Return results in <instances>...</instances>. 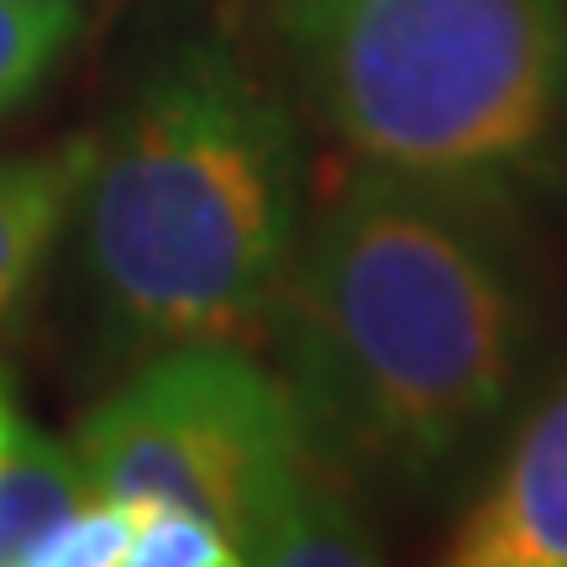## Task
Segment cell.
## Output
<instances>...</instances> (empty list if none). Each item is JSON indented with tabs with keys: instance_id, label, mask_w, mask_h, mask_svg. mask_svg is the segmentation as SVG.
Here are the masks:
<instances>
[{
	"instance_id": "6da1fadb",
	"label": "cell",
	"mask_w": 567,
	"mask_h": 567,
	"mask_svg": "<svg viewBox=\"0 0 567 567\" xmlns=\"http://www.w3.org/2000/svg\"><path fill=\"white\" fill-rule=\"evenodd\" d=\"M478 195L368 163L295 243L268 321L310 452L421 484L505 410L526 305Z\"/></svg>"
},
{
	"instance_id": "7a4b0ae2",
	"label": "cell",
	"mask_w": 567,
	"mask_h": 567,
	"mask_svg": "<svg viewBox=\"0 0 567 567\" xmlns=\"http://www.w3.org/2000/svg\"><path fill=\"white\" fill-rule=\"evenodd\" d=\"M84 264L142 352L243 347L274 316L300 243V147L226 42H189L95 142Z\"/></svg>"
},
{
	"instance_id": "3957f363",
	"label": "cell",
	"mask_w": 567,
	"mask_h": 567,
	"mask_svg": "<svg viewBox=\"0 0 567 567\" xmlns=\"http://www.w3.org/2000/svg\"><path fill=\"white\" fill-rule=\"evenodd\" d=\"M305 101L363 163L484 189L567 105V0H274Z\"/></svg>"
},
{
	"instance_id": "277c9868",
	"label": "cell",
	"mask_w": 567,
	"mask_h": 567,
	"mask_svg": "<svg viewBox=\"0 0 567 567\" xmlns=\"http://www.w3.org/2000/svg\"><path fill=\"white\" fill-rule=\"evenodd\" d=\"M95 499L179 505L231 536L237 557L310 473L289 384L237 347H168L74 431Z\"/></svg>"
},
{
	"instance_id": "5b68a950",
	"label": "cell",
	"mask_w": 567,
	"mask_h": 567,
	"mask_svg": "<svg viewBox=\"0 0 567 567\" xmlns=\"http://www.w3.org/2000/svg\"><path fill=\"white\" fill-rule=\"evenodd\" d=\"M446 557L457 567H567V384L515 436Z\"/></svg>"
},
{
	"instance_id": "8992f818",
	"label": "cell",
	"mask_w": 567,
	"mask_h": 567,
	"mask_svg": "<svg viewBox=\"0 0 567 567\" xmlns=\"http://www.w3.org/2000/svg\"><path fill=\"white\" fill-rule=\"evenodd\" d=\"M90 163H95L90 137L48 153L0 158V326L11 321V310L38 279L42 258L53 252L63 216L80 205Z\"/></svg>"
},
{
	"instance_id": "52a82bcc",
	"label": "cell",
	"mask_w": 567,
	"mask_h": 567,
	"mask_svg": "<svg viewBox=\"0 0 567 567\" xmlns=\"http://www.w3.org/2000/svg\"><path fill=\"white\" fill-rule=\"evenodd\" d=\"M95 499L84 484L74 442H53L42 431H21L17 452L0 463V563H32V551L53 530Z\"/></svg>"
},
{
	"instance_id": "ba28073f",
	"label": "cell",
	"mask_w": 567,
	"mask_h": 567,
	"mask_svg": "<svg viewBox=\"0 0 567 567\" xmlns=\"http://www.w3.org/2000/svg\"><path fill=\"white\" fill-rule=\"evenodd\" d=\"M247 563L352 567V563H379V542H373V530L347 509L342 494L310 467L300 484L279 499V509L258 526L252 547H247Z\"/></svg>"
},
{
	"instance_id": "9c48e42d",
	"label": "cell",
	"mask_w": 567,
	"mask_h": 567,
	"mask_svg": "<svg viewBox=\"0 0 567 567\" xmlns=\"http://www.w3.org/2000/svg\"><path fill=\"white\" fill-rule=\"evenodd\" d=\"M80 32V0H0V116L21 105Z\"/></svg>"
},
{
	"instance_id": "30bf717a",
	"label": "cell",
	"mask_w": 567,
	"mask_h": 567,
	"mask_svg": "<svg viewBox=\"0 0 567 567\" xmlns=\"http://www.w3.org/2000/svg\"><path fill=\"white\" fill-rule=\"evenodd\" d=\"M231 563H243L231 536L221 526H210L205 515L179 505H142L126 567H231Z\"/></svg>"
},
{
	"instance_id": "8fae6325",
	"label": "cell",
	"mask_w": 567,
	"mask_h": 567,
	"mask_svg": "<svg viewBox=\"0 0 567 567\" xmlns=\"http://www.w3.org/2000/svg\"><path fill=\"white\" fill-rule=\"evenodd\" d=\"M137 515H142V505L84 499V505L32 551L27 567H126L132 536H137Z\"/></svg>"
},
{
	"instance_id": "7c38bea8",
	"label": "cell",
	"mask_w": 567,
	"mask_h": 567,
	"mask_svg": "<svg viewBox=\"0 0 567 567\" xmlns=\"http://www.w3.org/2000/svg\"><path fill=\"white\" fill-rule=\"evenodd\" d=\"M21 431H27V415H21V405H17V389H11V373L0 368V463H6V457L17 452Z\"/></svg>"
}]
</instances>
